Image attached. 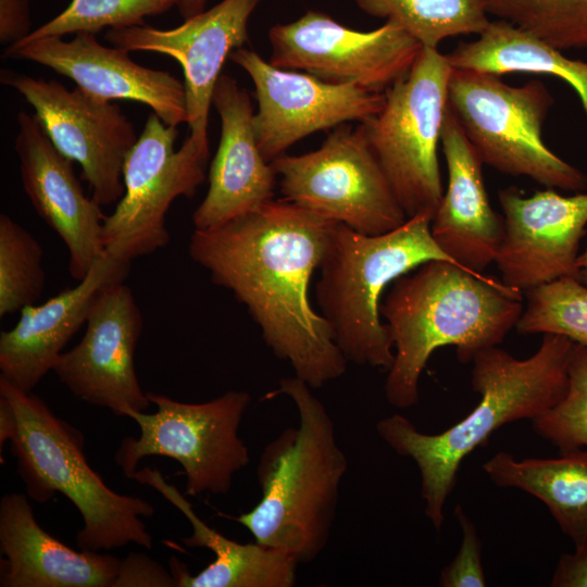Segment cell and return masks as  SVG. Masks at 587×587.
I'll list each match as a JSON object with an SVG mask.
<instances>
[{
  "label": "cell",
  "mask_w": 587,
  "mask_h": 587,
  "mask_svg": "<svg viewBox=\"0 0 587 587\" xmlns=\"http://www.w3.org/2000/svg\"><path fill=\"white\" fill-rule=\"evenodd\" d=\"M336 223L272 199L217 227L195 229L188 243L191 260L234 294L274 355L312 389L347 371L329 325L309 298Z\"/></svg>",
  "instance_id": "1"
},
{
  "label": "cell",
  "mask_w": 587,
  "mask_h": 587,
  "mask_svg": "<svg viewBox=\"0 0 587 587\" xmlns=\"http://www.w3.org/2000/svg\"><path fill=\"white\" fill-rule=\"evenodd\" d=\"M574 346L562 335L545 334L538 350L522 360L498 346L483 349L472 361V388L480 396L477 405L439 434L422 433L400 414L377 422L378 436L396 453L415 462L425 515L437 532L464 458L501 426L534 421L565 396Z\"/></svg>",
  "instance_id": "2"
},
{
  "label": "cell",
  "mask_w": 587,
  "mask_h": 587,
  "mask_svg": "<svg viewBox=\"0 0 587 587\" xmlns=\"http://www.w3.org/2000/svg\"><path fill=\"white\" fill-rule=\"evenodd\" d=\"M523 309L521 290L450 261H427L395 279L379 307L395 348L387 401L399 409L416 404L435 350L454 346L460 362H472L504 340Z\"/></svg>",
  "instance_id": "3"
},
{
  "label": "cell",
  "mask_w": 587,
  "mask_h": 587,
  "mask_svg": "<svg viewBox=\"0 0 587 587\" xmlns=\"http://www.w3.org/2000/svg\"><path fill=\"white\" fill-rule=\"evenodd\" d=\"M278 395L295 403L299 425L265 445L257 466L260 501L238 516H225L245 526L257 544L309 563L328 544L348 460L332 416L304 380L285 377L265 398Z\"/></svg>",
  "instance_id": "4"
},
{
  "label": "cell",
  "mask_w": 587,
  "mask_h": 587,
  "mask_svg": "<svg viewBox=\"0 0 587 587\" xmlns=\"http://www.w3.org/2000/svg\"><path fill=\"white\" fill-rule=\"evenodd\" d=\"M7 440L29 498L43 503L60 492L78 510L83 527L75 538L80 550L152 547L141 517H151L153 505L113 491L89 466L83 434L39 397L0 376V446Z\"/></svg>",
  "instance_id": "5"
},
{
  "label": "cell",
  "mask_w": 587,
  "mask_h": 587,
  "mask_svg": "<svg viewBox=\"0 0 587 587\" xmlns=\"http://www.w3.org/2000/svg\"><path fill=\"white\" fill-rule=\"evenodd\" d=\"M433 216L419 213L379 235H364L341 223L333 228L315 298L348 362L388 371L394 345L379 312L386 288L427 261L455 263L432 236Z\"/></svg>",
  "instance_id": "6"
},
{
  "label": "cell",
  "mask_w": 587,
  "mask_h": 587,
  "mask_svg": "<svg viewBox=\"0 0 587 587\" xmlns=\"http://www.w3.org/2000/svg\"><path fill=\"white\" fill-rule=\"evenodd\" d=\"M448 103L484 164L547 188L582 192L587 187V175L542 139L554 99L540 80L511 86L496 74L452 67Z\"/></svg>",
  "instance_id": "7"
},
{
  "label": "cell",
  "mask_w": 587,
  "mask_h": 587,
  "mask_svg": "<svg viewBox=\"0 0 587 587\" xmlns=\"http://www.w3.org/2000/svg\"><path fill=\"white\" fill-rule=\"evenodd\" d=\"M452 66L423 47L410 72L385 91L382 110L360 123L407 217L435 214L444 196L438 143Z\"/></svg>",
  "instance_id": "8"
},
{
  "label": "cell",
  "mask_w": 587,
  "mask_h": 587,
  "mask_svg": "<svg viewBox=\"0 0 587 587\" xmlns=\"http://www.w3.org/2000/svg\"><path fill=\"white\" fill-rule=\"evenodd\" d=\"M147 396L157 405L154 413H126L140 434L125 437L115 452V463L124 475L132 478L142 458L162 455L183 466L188 496L226 495L235 474L250 462L238 432L251 396L229 390L202 403L179 402L154 392Z\"/></svg>",
  "instance_id": "9"
},
{
  "label": "cell",
  "mask_w": 587,
  "mask_h": 587,
  "mask_svg": "<svg viewBox=\"0 0 587 587\" xmlns=\"http://www.w3.org/2000/svg\"><path fill=\"white\" fill-rule=\"evenodd\" d=\"M282 199L364 235L390 232L407 220L359 123L342 124L321 147L271 162Z\"/></svg>",
  "instance_id": "10"
},
{
  "label": "cell",
  "mask_w": 587,
  "mask_h": 587,
  "mask_svg": "<svg viewBox=\"0 0 587 587\" xmlns=\"http://www.w3.org/2000/svg\"><path fill=\"white\" fill-rule=\"evenodd\" d=\"M177 135V126L149 114L124 160V195L103 221L105 254L132 262L170 242L165 215L175 199L193 197L204 183L210 154L209 140L191 135L175 150Z\"/></svg>",
  "instance_id": "11"
},
{
  "label": "cell",
  "mask_w": 587,
  "mask_h": 587,
  "mask_svg": "<svg viewBox=\"0 0 587 587\" xmlns=\"http://www.w3.org/2000/svg\"><path fill=\"white\" fill-rule=\"evenodd\" d=\"M270 63L300 71L335 85H355L385 92L404 77L423 46L400 25L386 21L362 32L341 25L321 11L276 24L268 32Z\"/></svg>",
  "instance_id": "12"
},
{
  "label": "cell",
  "mask_w": 587,
  "mask_h": 587,
  "mask_svg": "<svg viewBox=\"0 0 587 587\" xmlns=\"http://www.w3.org/2000/svg\"><path fill=\"white\" fill-rule=\"evenodd\" d=\"M0 83L24 97L53 145L80 165L91 198L101 207L117 203L125 191L124 160L138 138L121 108L77 86L70 90L8 68Z\"/></svg>",
  "instance_id": "13"
},
{
  "label": "cell",
  "mask_w": 587,
  "mask_h": 587,
  "mask_svg": "<svg viewBox=\"0 0 587 587\" xmlns=\"http://www.w3.org/2000/svg\"><path fill=\"white\" fill-rule=\"evenodd\" d=\"M229 59L253 83L258 102L253 132L268 163L315 132L369 120L385 103V92L329 84L304 72L278 68L249 49H236Z\"/></svg>",
  "instance_id": "14"
},
{
  "label": "cell",
  "mask_w": 587,
  "mask_h": 587,
  "mask_svg": "<svg viewBox=\"0 0 587 587\" xmlns=\"http://www.w3.org/2000/svg\"><path fill=\"white\" fill-rule=\"evenodd\" d=\"M142 316L130 288L114 282L99 289L80 341L62 352L53 372L77 398L116 416L143 412L150 404L135 369Z\"/></svg>",
  "instance_id": "15"
},
{
  "label": "cell",
  "mask_w": 587,
  "mask_h": 587,
  "mask_svg": "<svg viewBox=\"0 0 587 587\" xmlns=\"http://www.w3.org/2000/svg\"><path fill=\"white\" fill-rule=\"evenodd\" d=\"M503 237L495 263L504 285L521 291L562 278L578 279L577 259L587 226V192L552 188L526 197L514 186L498 195Z\"/></svg>",
  "instance_id": "16"
},
{
  "label": "cell",
  "mask_w": 587,
  "mask_h": 587,
  "mask_svg": "<svg viewBox=\"0 0 587 587\" xmlns=\"http://www.w3.org/2000/svg\"><path fill=\"white\" fill-rule=\"evenodd\" d=\"M261 0H222L171 29L148 25L111 28L104 37L113 46L175 59L183 68L187 124L191 136L208 139L212 95L224 62L248 41V22Z\"/></svg>",
  "instance_id": "17"
},
{
  "label": "cell",
  "mask_w": 587,
  "mask_h": 587,
  "mask_svg": "<svg viewBox=\"0 0 587 587\" xmlns=\"http://www.w3.org/2000/svg\"><path fill=\"white\" fill-rule=\"evenodd\" d=\"M14 149L25 193L66 246L71 277L83 280L104 253L101 205L85 195L73 161L53 145L35 113L18 112Z\"/></svg>",
  "instance_id": "18"
},
{
  "label": "cell",
  "mask_w": 587,
  "mask_h": 587,
  "mask_svg": "<svg viewBox=\"0 0 587 587\" xmlns=\"http://www.w3.org/2000/svg\"><path fill=\"white\" fill-rule=\"evenodd\" d=\"M129 51L99 43L95 34L78 33L72 40L45 37L7 46L4 59L32 61L52 68L96 97L148 105L166 125L187 123L184 83L165 71L145 67Z\"/></svg>",
  "instance_id": "19"
},
{
  "label": "cell",
  "mask_w": 587,
  "mask_h": 587,
  "mask_svg": "<svg viewBox=\"0 0 587 587\" xmlns=\"http://www.w3.org/2000/svg\"><path fill=\"white\" fill-rule=\"evenodd\" d=\"M212 104L220 115L221 136L209 171L208 192L192 214L198 230L217 227L272 200L277 180L258 147L247 90L222 74Z\"/></svg>",
  "instance_id": "20"
},
{
  "label": "cell",
  "mask_w": 587,
  "mask_h": 587,
  "mask_svg": "<svg viewBox=\"0 0 587 587\" xmlns=\"http://www.w3.org/2000/svg\"><path fill=\"white\" fill-rule=\"evenodd\" d=\"M440 143L448 183L432 220V236L457 264L484 273L495 262L501 245L503 217L491 208L483 177L484 163L449 104Z\"/></svg>",
  "instance_id": "21"
},
{
  "label": "cell",
  "mask_w": 587,
  "mask_h": 587,
  "mask_svg": "<svg viewBox=\"0 0 587 587\" xmlns=\"http://www.w3.org/2000/svg\"><path fill=\"white\" fill-rule=\"evenodd\" d=\"M130 262L103 253L87 276L41 304L21 310L16 324L0 333V376L25 392H32L53 370L72 336L86 323L99 289L124 282Z\"/></svg>",
  "instance_id": "22"
},
{
  "label": "cell",
  "mask_w": 587,
  "mask_h": 587,
  "mask_svg": "<svg viewBox=\"0 0 587 587\" xmlns=\"http://www.w3.org/2000/svg\"><path fill=\"white\" fill-rule=\"evenodd\" d=\"M1 587H113L122 560L99 551H76L36 521L24 494L0 501Z\"/></svg>",
  "instance_id": "23"
},
{
  "label": "cell",
  "mask_w": 587,
  "mask_h": 587,
  "mask_svg": "<svg viewBox=\"0 0 587 587\" xmlns=\"http://www.w3.org/2000/svg\"><path fill=\"white\" fill-rule=\"evenodd\" d=\"M133 479L151 486L173 503L192 526L182 542L188 548H208L214 561L192 575L187 565L171 558V573L176 587H292L297 580L298 559L280 549L254 544H239L205 524L174 485L157 469L136 471Z\"/></svg>",
  "instance_id": "24"
},
{
  "label": "cell",
  "mask_w": 587,
  "mask_h": 587,
  "mask_svg": "<svg viewBox=\"0 0 587 587\" xmlns=\"http://www.w3.org/2000/svg\"><path fill=\"white\" fill-rule=\"evenodd\" d=\"M483 469L497 486L517 488L542 501L575 547L587 545V449L523 460L500 451Z\"/></svg>",
  "instance_id": "25"
},
{
  "label": "cell",
  "mask_w": 587,
  "mask_h": 587,
  "mask_svg": "<svg viewBox=\"0 0 587 587\" xmlns=\"http://www.w3.org/2000/svg\"><path fill=\"white\" fill-rule=\"evenodd\" d=\"M473 41L447 54L453 68L496 75L542 74L559 77L578 95L587 123V62L573 60L534 35L503 20L490 21Z\"/></svg>",
  "instance_id": "26"
},
{
  "label": "cell",
  "mask_w": 587,
  "mask_h": 587,
  "mask_svg": "<svg viewBox=\"0 0 587 587\" xmlns=\"http://www.w3.org/2000/svg\"><path fill=\"white\" fill-rule=\"evenodd\" d=\"M366 14L400 25L423 47L438 49L441 41L479 35L489 24L480 0H354Z\"/></svg>",
  "instance_id": "27"
},
{
  "label": "cell",
  "mask_w": 587,
  "mask_h": 587,
  "mask_svg": "<svg viewBox=\"0 0 587 587\" xmlns=\"http://www.w3.org/2000/svg\"><path fill=\"white\" fill-rule=\"evenodd\" d=\"M486 12L561 51L587 48V0H480Z\"/></svg>",
  "instance_id": "28"
},
{
  "label": "cell",
  "mask_w": 587,
  "mask_h": 587,
  "mask_svg": "<svg viewBox=\"0 0 587 587\" xmlns=\"http://www.w3.org/2000/svg\"><path fill=\"white\" fill-rule=\"evenodd\" d=\"M526 292V308L516 323L520 334H557L587 348V286L562 277Z\"/></svg>",
  "instance_id": "29"
},
{
  "label": "cell",
  "mask_w": 587,
  "mask_h": 587,
  "mask_svg": "<svg viewBox=\"0 0 587 587\" xmlns=\"http://www.w3.org/2000/svg\"><path fill=\"white\" fill-rule=\"evenodd\" d=\"M40 242L8 214H0V316L40 298L45 286Z\"/></svg>",
  "instance_id": "30"
},
{
  "label": "cell",
  "mask_w": 587,
  "mask_h": 587,
  "mask_svg": "<svg viewBox=\"0 0 587 587\" xmlns=\"http://www.w3.org/2000/svg\"><path fill=\"white\" fill-rule=\"evenodd\" d=\"M180 0H72L67 8L21 40L90 33L105 27L145 25V18L162 14ZM20 41V40H18Z\"/></svg>",
  "instance_id": "31"
},
{
  "label": "cell",
  "mask_w": 587,
  "mask_h": 587,
  "mask_svg": "<svg viewBox=\"0 0 587 587\" xmlns=\"http://www.w3.org/2000/svg\"><path fill=\"white\" fill-rule=\"evenodd\" d=\"M569 388L562 400L533 422L538 436L560 452L587 448V348L575 344Z\"/></svg>",
  "instance_id": "32"
},
{
  "label": "cell",
  "mask_w": 587,
  "mask_h": 587,
  "mask_svg": "<svg viewBox=\"0 0 587 587\" xmlns=\"http://www.w3.org/2000/svg\"><path fill=\"white\" fill-rule=\"evenodd\" d=\"M454 516L462 530V542L454 559L441 571V587H485L486 576L482 564V542L475 525L458 504Z\"/></svg>",
  "instance_id": "33"
},
{
  "label": "cell",
  "mask_w": 587,
  "mask_h": 587,
  "mask_svg": "<svg viewBox=\"0 0 587 587\" xmlns=\"http://www.w3.org/2000/svg\"><path fill=\"white\" fill-rule=\"evenodd\" d=\"M176 587L172 573L141 553H130L122 560L120 574L113 587Z\"/></svg>",
  "instance_id": "34"
},
{
  "label": "cell",
  "mask_w": 587,
  "mask_h": 587,
  "mask_svg": "<svg viewBox=\"0 0 587 587\" xmlns=\"http://www.w3.org/2000/svg\"><path fill=\"white\" fill-rule=\"evenodd\" d=\"M30 33L29 0H0V42L10 46Z\"/></svg>",
  "instance_id": "35"
},
{
  "label": "cell",
  "mask_w": 587,
  "mask_h": 587,
  "mask_svg": "<svg viewBox=\"0 0 587 587\" xmlns=\"http://www.w3.org/2000/svg\"><path fill=\"white\" fill-rule=\"evenodd\" d=\"M551 587H587V545L563 553L553 572Z\"/></svg>",
  "instance_id": "36"
},
{
  "label": "cell",
  "mask_w": 587,
  "mask_h": 587,
  "mask_svg": "<svg viewBox=\"0 0 587 587\" xmlns=\"http://www.w3.org/2000/svg\"><path fill=\"white\" fill-rule=\"evenodd\" d=\"M207 0H180L177 4L179 14L186 20L204 11Z\"/></svg>",
  "instance_id": "37"
},
{
  "label": "cell",
  "mask_w": 587,
  "mask_h": 587,
  "mask_svg": "<svg viewBox=\"0 0 587 587\" xmlns=\"http://www.w3.org/2000/svg\"><path fill=\"white\" fill-rule=\"evenodd\" d=\"M578 279L587 286V246L577 259Z\"/></svg>",
  "instance_id": "38"
}]
</instances>
